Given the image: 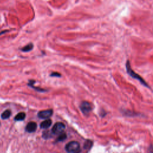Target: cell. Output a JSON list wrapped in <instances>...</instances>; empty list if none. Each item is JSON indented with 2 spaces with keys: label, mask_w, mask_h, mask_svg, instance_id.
I'll use <instances>...</instances> for the list:
<instances>
[{
  "label": "cell",
  "mask_w": 153,
  "mask_h": 153,
  "mask_svg": "<svg viewBox=\"0 0 153 153\" xmlns=\"http://www.w3.org/2000/svg\"><path fill=\"white\" fill-rule=\"evenodd\" d=\"M126 69H127V73L129 74V75L130 76H132V78L138 80L142 85H144V86H145V87H149V85L145 82V81L141 77V76L140 75H139L138 74H137L136 72H134L132 69L131 66H130V62L129 61H127V62L126 63Z\"/></svg>",
  "instance_id": "obj_1"
},
{
  "label": "cell",
  "mask_w": 153,
  "mask_h": 153,
  "mask_svg": "<svg viewBox=\"0 0 153 153\" xmlns=\"http://www.w3.org/2000/svg\"><path fill=\"white\" fill-rule=\"evenodd\" d=\"M80 149V145L76 141H71L65 146V150L68 152H77Z\"/></svg>",
  "instance_id": "obj_2"
},
{
  "label": "cell",
  "mask_w": 153,
  "mask_h": 153,
  "mask_svg": "<svg viewBox=\"0 0 153 153\" xmlns=\"http://www.w3.org/2000/svg\"><path fill=\"white\" fill-rule=\"evenodd\" d=\"M65 125L61 122H58L54 124L53 126L51 132L54 135H59V134H61L63 133L65 129Z\"/></svg>",
  "instance_id": "obj_3"
},
{
  "label": "cell",
  "mask_w": 153,
  "mask_h": 153,
  "mask_svg": "<svg viewBox=\"0 0 153 153\" xmlns=\"http://www.w3.org/2000/svg\"><path fill=\"white\" fill-rule=\"evenodd\" d=\"M53 113V109H46V110L41 111L40 112H38V117L41 119H49L52 116Z\"/></svg>",
  "instance_id": "obj_4"
},
{
  "label": "cell",
  "mask_w": 153,
  "mask_h": 153,
  "mask_svg": "<svg viewBox=\"0 0 153 153\" xmlns=\"http://www.w3.org/2000/svg\"><path fill=\"white\" fill-rule=\"evenodd\" d=\"M80 109L84 114H88L92 111L91 104L87 102H83L80 105Z\"/></svg>",
  "instance_id": "obj_5"
},
{
  "label": "cell",
  "mask_w": 153,
  "mask_h": 153,
  "mask_svg": "<svg viewBox=\"0 0 153 153\" xmlns=\"http://www.w3.org/2000/svg\"><path fill=\"white\" fill-rule=\"evenodd\" d=\"M36 127H37L36 123L35 122H31L28 123V124H27L26 127V130L29 133H32L36 130Z\"/></svg>",
  "instance_id": "obj_6"
},
{
  "label": "cell",
  "mask_w": 153,
  "mask_h": 153,
  "mask_svg": "<svg viewBox=\"0 0 153 153\" xmlns=\"http://www.w3.org/2000/svg\"><path fill=\"white\" fill-rule=\"evenodd\" d=\"M52 124V122L51 120L47 119L45 121H43L42 123L40 124V127L43 129H47L49 128Z\"/></svg>",
  "instance_id": "obj_7"
},
{
  "label": "cell",
  "mask_w": 153,
  "mask_h": 153,
  "mask_svg": "<svg viewBox=\"0 0 153 153\" xmlns=\"http://www.w3.org/2000/svg\"><path fill=\"white\" fill-rule=\"evenodd\" d=\"M26 117V114L24 112H21L18 113L14 117V120L15 121H23L25 120Z\"/></svg>",
  "instance_id": "obj_8"
},
{
  "label": "cell",
  "mask_w": 153,
  "mask_h": 153,
  "mask_svg": "<svg viewBox=\"0 0 153 153\" xmlns=\"http://www.w3.org/2000/svg\"><path fill=\"white\" fill-rule=\"evenodd\" d=\"M11 111L7 109L4 112H3L1 114V119L3 120H6L9 119L10 116H11Z\"/></svg>",
  "instance_id": "obj_9"
},
{
  "label": "cell",
  "mask_w": 153,
  "mask_h": 153,
  "mask_svg": "<svg viewBox=\"0 0 153 153\" xmlns=\"http://www.w3.org/2000/svg\"><path fill=\"white\" fill-rule=\"evenodd\" d=\"M93 146V142L91 140L87 139L86 141L84 144V149L86 150H90Z\"/></svg>",
  "instance_id": "obj_10"
},
{
  "label": "cell",
  "mask_w": 153,
  "mask_h": 153,
  "mask_svg": "<svg viewBox=\"0 0 153 153\" xmlns=\"http://www.w3.org/2000/svg\"><path fill=\"white\" fill-rule=\"evenodd\" d=\"M34 47V45L32 43H29L28 45H26V46L24 47L22 49V51H24V52H28L30 51L31 50H32L33 49Z\"/></svg>",
  "instance_id": "obj_11"
},
{
  "label": "cell",
  "mask_w": 153,
  "mask_h": 153,
  "mask_svg": "<svg viewBox=\"0 0 153 153\" xmlns=\"http://www.w3.org/2000/svg\"><path fill=\"white\" fill-rule=\"evenodd\" d=\"M66 138V135H65V133H63V134H62V133L61 135L58 138H57V141H58V142L63 141H64Z\"/></svg>",
  "instance_id": "obj_12"
},
{
  "label": "cell",
  "mask_w": 153,
  "mask_h": 153,
  "mask_svg": "<svg viewBox=\"0 0 153 153\" xmlns=\"http://www.w3.org/2000/svg\"><path fill=\"white\" fill-rule=\"evenodd\" d=\"M50 76H56V77H61V75L60 74H59V73L54 72L51 73V74H50Z\"/></svg>",
  "instance_id": "obj_13"
}]
</instances>
